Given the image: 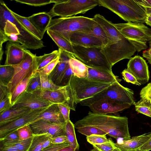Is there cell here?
I'll use <instances>...</instances> for the list:
<instances>
[{"label": "cell", "mask_w": 151, "mask_h": 151, "mask_svg": "<svg viewBox=\"0 0 151 151\" xmlns=\"http://www.w3.org/2000/svg\"><path fill=\"white\" fill-rule=\"evenodd\" d=\"M74 124L70 120L66 122L65 132L70 145L73 148L79 150V145L76 138Z\"/></svg>", "instance_id": "obj_29"}, {"label": "cell", "mask_w": 151, "mask_h": 151, "mask_svg": "<svg viewBox=\"0 0 151 151\" xmlns=\"http://www.w3.org/2000/svg\"><path fill=\"white\" fill-rule=\"evenodd\" d=\"M87 141L92 145H98L108 141L106 135L92 134L86 137Z\"/></svg>", "instance_id": "obj_44"}, {"label": "cell", "mask_w": 151, "mask_h": 151, "mask_svg": "<svg viewBox=\"0 0 151 151\" xmlns=\"http://www.w3.org/2000/svg\"></svg>", "instance_id": "obj_64"}, {"label": "cell", "mask_w": 151, "mask_h": 151, "mask_svg": "<svg viewBox=\"0 0 151 151\" xmlns=\"http://www.w3.org/2000/svg\"><path fill=\"white\" fill-rule=\"evenodd\" d=\"M83 126L98 128L116 139L120 138L126 140L131 138L128 119L126 116L97 114L89 111L86 116L74 124L75 127Z\"/></svg>", "instance_id": "obj_2"}, {"label": "cell", "mask_w": 151, "mask_h": 151, "mask_svg": "<svg viewBox=\"0 0 151 151\" xmlns=\"http://www.w3.org/2000/svg\"><path fill=\"white\" fill-rule=\"evenodd\" d=\"M47 134L34 135L31 146L28 151H41L45 137Z\"/></svg>", "instance_id": "obj_38"}, {"label": "cell", "mask_w": 151, "mask_h": 151, "mask_svg": "<svg viewBox=\"0 0 151 151\" xmlns=\"http://www.w3.org/2000/svg\"><path fill=\"white\" fill-rule=\"evenodd\" d=\"M122 74L123 76V78L127 82L136 85H141L138 82L134 76L129 72L126 69H124L122 71Z\"/></svg>", "instance_id": "obj_49"}, {"label": "cell", "mask_w": 151, "mask_h": 151, "mask_svg": "<svg viewBox=\"0 0 151 151\" xmlns=\"http://www.w3.org/2000/svg\"><path fill=\"white\" fill-rule=\"evenodd\" d=\"M93 18L102 28L108 37L109 43L102 47L101 51L111 66L122 60L130 59L136 51V49L114 24L99 14L95 15Z\"/></svg>", "instance_id": "obj_1"}, {"label": "cell", "mask_w": 151, "mask_h": 151, "mask_svg": "<svg viewBox=\"0 0 151 151\" xmlns=\"http://www.w3.org/2000/svg\"><path fill=\"white\" fill-rule=\"evenodd\" d=\"M33 92L53 104H68L69 105L71 110L75 111L76 104L73 98L69 85L61 87L55 90L40 89Z\"/></svg>", "instance_id": "obj_12"}, {"label": "cell", "mask_w": 151, "mask_h": 151, "mask_svg": "<svg viewBox=\"0 0 151 151\" xmlns=\"http://www.w3.org/2000/svg\"><path fill=\"white\" fill-rule=\"evenodd\" d=\"M60 54V51L55 50L51 52L44 54L42 55L36 57L37 64V71L39 70L53 60L55 59Z\"/></svg>", "instance_id": "obj_30"}, {"label": "cell", "mask_w": 151, "mask_h": 151, "mask_svg": "<svg viewBox=\"0 0 151 151\" xmlns=\"http://www.w3.org/2000/svg\"><path fill=\"white\" fill-rule=\"evenodd\" d=\"M73 74V72L69 64L66 69L60 77L57 86L64 87L68 85Z\"/></svg>", "instance_id": "obj_39"}, {"label": "cell", "mask_w": 151, "mask_h": 151, "mask_svg": "<svg viewBox=\"0 0 151 151\" xmlns=\"http://www.w3.org/2000/svg\"><path fill=\"white\" fill-rule=\"evenodd\" d=\"M88 67V66H87ZM88 79L102 83H113L119 82V79L115 76L112 72L103 69L88 67Z\"/></svg>", "instance_id": "obj_20"}, {"label": "cell", "mask_w": 151, "mask_h": 151, "mask_svg": "<svg viewBox=\"0 0 151 151\" xmlns=\"http://www.w3.org/2000/svg\"><path fill=\"white\" fill-rule=\"evenodd\" d=\"M7 96H10L7 86L0 84V100Z\"/></svg>", "instance_id": "obj_53"}, {"label": "cell", "mask_w": 151, "mask_h": 151, "mask_svg": "<svg viewBox=\"0 0 151 151\" xmlns=\"http://www.w3.org/2000/svg\"><path fill=\"white\" fill-rule=\"evenodd\" d=\"M37 72L39 73L40 78L41 90L52 91L57 90L61 87L55 84L49 78L48 76Z\"/></svg>", "instance_id": "obj_35"}, {"label": "cell", "mask_w": 151, "mask_h": 151, "mask_svg": "<svg viewBox=\"0 0 151 151\" xmlns=\"http://www.w3.org/2000/svg\"><path fill=\"white\" fill-rule=\"evenodd\" d=\"M65 124L40 120L29 125L34 135L47 134L54 137L61 135H65Z\"/></svg>", "instance_id": "obj_17"}, {"label": "cell", "mask_w": 151, "mask_h": 151, "mask_svg": "<svg viewBox=\"0 0 151 151\" xmlns=\"http://www.w3.org/2000/svg\"><path fill=\"white\" fill-rule=\"evenodd\" d=\"M140 95L142 100L147 102L151 101V82L142 89Z\"/></svg>", "instance_id": "obj_47"}, {"label": "cell", "mask_w": 151, "mask_h": 151, "mask_svg": "<svg viewBox=\"0 0 151 151\" xmlns=\"http://www.w3.org/2000/svg\"><path fill=\"white\" fill-rule=\"evenodd\" d=\"M145 23L151 27V17L147 15Z\"/></svg>", "instance_id": "obj_59"}, {"label": "cell", "mask_w": 151, "mask_h": 151, "mask_svg": "<svg viewBox=\"0 0 151 151\" xmlns=\"http://www.w3.org/2000/svg\"><path fill=\"white\" fill-rule=\"evenodd\" d=\"M112 151H122V150L119 148L116 147Z\"/></svg>", "instance_id": "obj_61"}, {"label": "cell", "mask_w": 151, "mask_h": 151, "mask_svg": "<svg viewBox=\"0 0 151 151\" xmlns=\"http://www.w3.org/2000/svg\"><path fill=\"white\" fill-rule=\"evenodd\" d=\"M16 2L29 5L38 6L58 2V0H14Z\"/></svg>", "instance_id": "obj_41"}, {"label": "cell", "mask_w": 151, "mask_h": 151, "mask_svg": "<svg viewBox=\"0 0 151 151\" xmlns=\"http://www.w3.org/2000/svg\"><path fill=\"white\" fill-rule=\"evenodd\" d=\"M138 112L151 117V107L148 102L141 99L134 104Z\"/></svg>", "instance_id": "obj_37"}, {"label": "cell", "mask_w": 151, "mask_h": 151, "mask_svg": "<svg viewBox=\"0 0 151 151\" xmlns=\"http://www.w3.org/2000/svg\"><path fill=\"white\" fill-rule=\"evenodd\" d=\"M119 32L139 52L147 49L151 41V29L142 23L127 22L114 24Z\"/></svg>", "instance_id": "obj_7"}, {"label": "cell", "mask_w": 151, "mask_h": 151, "mask_svg": "<svg viewBox=\"0 0 151 151\" xmlns=\"http://www.w3.org/2000/svg\"><path fill=\"white\" fill-rule=\"evenodd\" d=\"M99 6L111 10L128 22H145L147 15L135 0H98Z\"/></svg>", "instance_id": "obj_3"}, {"label": "cell", "mask_w": 151, "mask_h": 151, "mask_svg": "<svg viewBox=\"0 0 151 151\" xmlns=\"http://www.w3.org/2000/svg\"><path fill=\"white\" fill-rule=\"evenodd\" d=\"M151 138V132L148 134H144L133 137L130 139L123 140L122 142L115 143V146L122 150H138L145 143Z\"/></svg>", "instance_id": "obj_21"}, {"label": "cell", "mask_w": 151, "mask_h": 151, "mask_svg": "<svg viewBox=\"0 0 151 151\" xmlns=\"http://www.w3.org/2000/svg\"><path fill=\"white\" fill-rule=\"evenodd\" d=\"M148 103L149 104L150 106L151 107V101H150V102H148Z\"/></svg>", "instance_id": "obj_63"}, {"label": "cell", "mask_w": 151, "mask_h": 151, "mask_svg": "<svg viewBox=\"0 0 151 151\" xmlns=\"http://www.w3.org/2000/svg\"><path fill=\"white\" fill-rule=\"evenodd\" d=\"M57 104L65 122L70 120L69 115L71 109L69 104Z\"/></svg>", "instance_id": "obj_48"}, {"label": "cell", "mask_w": 151, "mask_h": 151, "mask_svg": "<svg viewBox=\"0 0 151 151\" xmlns=\"http://www.w3.org/2000/svg\"><path fill=\"white\" fill-rule=\"evenodd\" d=\"M98 24L93 18L83 16L60 17L52 19L47 30L57 33L67 40L70 33L75 31L88 33Z\"/></svg>", "instance_id": "obj_4"}, {"label": "cell", "mask_w": 151, "mask_h": 151, "mask_svg": "<svg viewBox=\"0 0 151 151\" xmlns=\"http://www.w3.org/2000/svg\"><path fill=\"white\" fill-rule=\"evenodd\" d=\"M104 98H108L120 104L128 103L132 105L135 103L133 91L116 81L93 97L82 101L79 103L81 106H89L91 104Z\"/></svg>", "instance_id": "obj_9"}, {"label": "cell", "mask_w": 151, "mask_h": 151, "mask_svg": "<svg viewBox=\"0 0 151 151\" xmlns=\"http://www.w3.org/2000/svg\"><path fill=\"white\" fill-rule=\"evenodd\" d=\"M151 150V138L145 143L138 150V151H150Z\"/></svg>", "instance_id": "obj_56"}, {"label": "cell", "mask_w": 151, "mask_h": 151, "mask_svg": "<svg viewBox=\"0 0 151 151\" xmlns=\"http://www.w3.org/2000/svg\"><path fill=\"white\" fill-rule=\"evenodd\" d=\"M60 51L59 61L48 76L53 83L57 85L58 80L69 64L71 56L68 53L58 49Z\"/></svg>", "instance_id": "obj_23"}, {"label": "cell", "mask_w": 151, "mask_h": 151, "mask_svg": "<svg viewBox=\"0 0 151 151\" xmlns=\"http://www.w3.org/2000/svg\"><path fill=\"white\" fill-rule=\"evenodd\" d=\"M99 4L98 0H58L48 12L52 17H72L84 14Z\"/></svg>", "instance_id": "obj_8"}, {"label": "cell", "mask_w": 151, "mask_h": 151, "mask_svg": "<svg viewBox=\"0 0 151 151\" xmlns=\"http://www.w3.org/2000/svg\"><path fill=\"white\" fill-rule=\"evenodd\" d=\"M122 150V151H138V150Z\"/></svg>", "instance_id": "obj_62"}, {"label": "cell", "mask_w": 151, "mask_h": 151, "mask_svg": "<svg viewBox=\"0 0 151 151\" xmlns=\"http://www.w3.org/2000/svg\"><path fill=\"white\" fill-rule=\"evenodd\" d=\"M69 145L70 144L68 141L60 144L52 143L48 147L42 150L41 151H58Z\"/></svg>", "instance_id": "obj_50"}, {"label": "cell", "mask_w": 151, "mask_h": 151, "mask_svg": "<svg viewBox=\"0 0 151 151\" xmlns=\"http://www.w3.org/2000/svg\"><path fill=\"white\" fill-rule=\"evenodd\" d=\"M36 55L26 49L25 56L19 64L13 65L14 71L13 76L7 85L10 99L16 87L27 75L31 72L37 69Z\"/></svg>", "instance_id": "obj_11"}, {"label": "cell", "mask_w": 151, "mask_h": 151, "mask_svg": "<svg viewBox=\"0 0 151 151\" xmlns=\"http://www.w3.org/2000/svg\"><path fill=\"white\" fill-rule=\"evenodd\" d=\"M40 120L60 124H65L66 123L57 104L50 106L30 124Z\"/></svg>", "instance_id": "obj_22"}, {"label": "cell", "mask_w": 151, "mask_h": 151, "mask_svg": "<svg viewBox=\"0 0 151 151\" xmlns=\"http://www.w3.org/2000/svg\"><path fill=\"white\" fill-rule=\"evenodd\" d=\"M11 107L10 96L4 97L0 100V114Z\"/></svg>", "instance_id": "obj_51"}, {"label": "cell", "mask_w": 151, "mask_h": 151, "mask_svg": "<svg viewBox=\"0 0 151 151\" xmlns=\"http://www.w3.org/2000/svg\"><path fill=\"white\" fill-rule=\"evenodd\" d=\"M67 40L72 45L86 47H103L101 40L95 36L87 33L75 31L69 34Z\"/></svg>", "instance_id": "obj_18"}, {"label": "cell", "mask_w": 151, "mask_h": 151, "mask_svg": "<svg viewBox=\"0 0 151 151\" xmlns=\"http://www.w3.org/2000/svg\"><path fill=\"white\" fill-rule=\"evenodd\" d=\"M59 55L55 59L48 64L41 70L37 71L44 75L49 76L59 61Z\"/></svg>", "instance_id": "obj_46"}, {"label": "cell", "mask_w": 151, "mask_h": 151, "mask_svg": "<svg viewBox=\"0 0 151 151\" xmlns=\"http://www.w3.org/2000/svg\"><path fill=\"white\" fill-rule=\"evenodd\" d=\"M79 150L73 148L70 145L63 148L58 151H78Z\"/></svg>", "instance_id": "obj_58"}, {"label": "cell", "mask_w": 151, "mask_h": 151, "mask_svg": "<svg viewBox=\"0 0 151 151\" xmlns=\"http://www.w3.org/2000/svg\"><path fill=\"white\" fill-rule=\"evenodd\" d=\"M69 64L74 76L80 78L87 77L88 67L81 61L72 57L69 60Z\"/></svg>", "instance_id": "obj_28"}, {"label": "cell", "mask_w": 151, "mask_h": 151, "mask_svg": "<svg viewBox=\"0 0 151 151\" xmlns=\"http://www.w3.org/2000/svg\"><path fill=\"white\" fill-rule=\"evenodd\" d=\"M113 83H102L80 78L72 75L69 85L74 102L76 105L106 89Z\"/></svg>", "instance_id": "obj_6"}, {"label": "cell", "mask_w": 151, "mask_h": 151, "mask_svg": "<svg viewBox=\"0 0 151 151\" xmlns=\"http://www.w3.org/2000/svg\"><path fill=\"white\" fill-rule=\"evenodd\" d=\"M33 137V136L27 139L19 140L14 145L21 151H28L32 143Z\"/></svg>", "instance_id": "obj_45"}, {"label": "cell", "mask_w": 151, "mask_h": 151, "mask_svg": "<svg viewBox=\"0 0 151 151\" xmlns=\"http://www.w3.org/2000/svg\"><path fill=\"white\" fill-rule=\"evenodd\" d=\"M47 32L59 48L68 53L72 57L75 58L72 45L69 41L59 34L51 30H47Z\"/></svg>", "instance_id": "obj_26"}, {"label": "cell", "mask_w": 151, "mask_h": 151, "mask_svg": "<svg viewBox=\"0 0 151 151\" xmlns=\"http://www.w3.org/2000/svg\"><path fill=\"white\" fill-rule=\"evenodd\" d=\"M53 104L34 92L25 91L19 96L12 106L25 107L35 110L47 107Z\"/></svg>", "instance_id": "obj_16"}, {"label": "cell", "mask_w": 151, "mask_h": 151, "mask_svg": "<svg viewBox=\"0 0 151 151\" xmlns=\"http://www.w3.org/2000/svg\"><path fill=\"white\" fill-rule=\"evenodd\" d=\"M132 105L120 104L107 98H102L89 106L92 112L99 114H116L130 107Z\"/></svg>", "instance_id": "obj_14"}, {"label": "cell", "mask_w": 151, "mask_h": 151, "mask_svg": "<svg viewBox=\"0 0 151 151\" xmlns=\"http://www.w3.org/2000/svg\"><path fill=\"white\" fill-rule=\"evenodd\" d=\"M88 33L93 35L100 39L104 47L109 43L107 35L102 28L98 24L93 27Z\"/></svg>", "instance_id": "obj_33"}, {"label": "cell", "mask_w": 151, "mask_h": 151, "mask_svg": "<svg viewBox=\"0 0 151 151\" xmlns=\"http://www.w3.org/2000/svg\"><path fill=\"white\" fill-rule=\"evenodd\" d=\"M33 110L27 107L12 106L0 114V126L14 120Z\"/></svg>", "instance_id": "obj_25"}, {"label": "cell", "mask_w": 151, "mask_h": 151, "mask_svg": "<svg viewBox=\"0 0 151 151\" xmlns=\"http://www.w3.org/2000/svg\"><path fill=\"white\" fill-rule=\"evenodd\" d=\"M0 151H21L13 145L0 147Z\"/></svg>", "instance_id": "obj_57"}, {"label": "cell", "mask_w": 151, "mask_h": 151, "mask_svg": "<svg viewBox=\"0 0 151 151\" xmlns=\"http://www.w3.org/2000/svg\"><path fill=\"white\" fill-rule=\"evenodd\" d=\"M14 71L12 65H0V84L7 86L13 76Z\"/></svg>", "instance_id": "obj_31"}, {"label": "cell", "mask_w": 151, "mask_h": 151, "mask_svg": "<svg viewBox=\"0 0 151 151\" xmlns=\"http://www.w3.org/2000/svg\"><path fill=\"white\" fill-rule=\"evenodd\" d=\"M17 131L19 140L28 139L34 135L29 125H24L18 129Z\"/></svg>", "instance_id": "obj_42"}, {"label": "cell", "mask_w": 151, "mask_h": 151, "mask_svg": "<svg viewBox=\"0 0 151 151\" xmlns=\"http://www.w3.org/2000/svg\"><path fill=\"white\" fill-rule=\"evenodd\" d=\"M48 107L34 110L14 120L0 125V139L24 125L29 124Z\"/></svg>", "instance_id": "obj_13"}, {"label": "cell", "mask_w": 151, "mask_h": 151, "mask_svg": "<svg viewBox=\"0 0 151 151\" xmlns=\"http://www.w3.org/2000/svg\"><path fill=\"white\" fill-rule=\"evenodd\" d=\"M135 1L143 7L151 8V0H135Z\"/></svg>", "instance_id": "obj_55"}, {"label": "cell", "mask_w": 151, "mask_h": 151, "mask_svg": "<svg viewBox=\"0 0 151 151\" xmlns=\"http://www.w3.org/2000/svg\"><path fill=\"white\" fill-rule=\"evenodd\" d=\"M126 70L141 85L148 81L150 76L148 66L145 60L140 56L136 55L131 58L128 62Z\"/></svg>", "instance_id": "obj_15"}, {"label": "cell", "mask_w": 151, "mask_h": 151, "mask_svg": "<svg viewBox=\"0 0 151 151\" xmlns=\"http://www.w3.org/2000/svg\"><path fill=\"white\" fill-rule=\"evenodd\" d=\"M41 89V83L39 73L37 71L35 76L30 81L25 91L27 92H32Z\"/></svg>", "instance_id": "obj_43"}, {"label": "cell", "mask_w": 151, "mask_h": 151, "mask_svg": "<svg viewBox=\"0 0 151 151\" xmlns=\"http://www.w3.org/2000/svg\"><path fill=\"white\" fill-rule=\"evenodd\" d=\"M5 65H14L20 63L25 58L26 49L20 43L9 41L6 45Z\"/></svg>", "instance_id": "obj_19"}, {"label": "cell", "mask_w": 151, "mask_h": 151, "mask_svg": "<svg viewBox=\"0 0 151 151\" xmlns=\"http://www.w3.org/2000/svg\"><path fill=\"white\" fill-rule=\"evenodd\" d=\"M3 0L0 1V24L8 21L14 24L17 29L19 35L18 43L26 49L36 50L45 47L43 42L34 36L15 17Z\"/></svg>", "instance_id": "obj_5"}, {"label": "cell", "mask_w": 151, "mask_h": 151, "mask_svg": "<svg viewBox=\"0 0 151 151\" xmlns=\"http://www.w3.org/2000/svg\"><path fill=\"white\" fill-rule=\"evenodd\" d=\"M72 45L75 58L86 66L112 72V66L101 52L102 47H86Z\"/></svg>", "instance_id": "obj_10"}, {"label": "cell", "mask_w": 151, "mask_h": 151, "mask_svg": "<svg viewBox=\"0 0 151 151\" xmlns=\"http://www.w3.org/2000/svg\"><path fill=\"white\" fill-rule=\"evenodd\" d=\"M75 127L78 132L86 137L92 134L107 135V133L104 131L93 126H83Z\"/></svg>", "instance_id": "obj_34"}, {"label": "cell", "mask_w": 151, "mask_h": 151, "mask_svg": "<svg viewBox=\"0 0 151 151\" xmlns=\"http://www.w3.org/2000/svg\"><path fill=\"white\" fill-rule=\"evenodd\" d=\"M37 71V70L35 69L30 72L16 86L10 99L12 107L19 96L26 91L29 83L35 75Z\"/></svg>", "instance_id": "obj_27"}, {"label": "cell", "mask_w": 151, "mask_h": 151, "mask_svg": "<svg viewBox=\"0 0 151 151\" xmlns=\"http://www.w3.org/2000/svg\"><path fill=\"white\" fill-rule=\"evenodd\" d=\"M17 131L16 130L0 139V147L14 145L19 141Z\"/></svg>", "instance_id": "obj_36"}, {"label": "cell", "mask_w": 151, "mask_h": 151, "mask_svg": "<svg viewBox=\"0 0 151 151\" xmlns=\"http://www.w3.org/2000/svg\"><path fill=\"white\" fill-rule=\"evenodd\" d=\"M27 18L43 37L52 20V17L49 12H40Z\"/></svg>", "instance_id": "obj_24"}, {"label": "cell", "mask_w": 151, "mask_h": 151, "mask_svg": "<svg viewBox=\"0 0 151 151\" xmlns=\"http://www.w3.org/2000/svg\"><path fill=\"white\" fill-rule=\"evenodd\" d=\"M114 144L111 139L110 138L106 142L92 145L93 148L91 151H112L116 147Z\"/></svg>", "instance_id": "obj_40"}, {"label": "cell", "mask_w": 151, "mask_h": 151, "mask_svg": "<svg viewBox=\"0 0 151 151\" xmlns=\"http://www.w3.org/2000/svg\"><path fill=\"white\" fill-rule=\"evenodd\" d=\"M149 45V48L143 52L142 56L145 58L150 64H151V41L150 42Z\"/></svg>", "instance_id": "obj_54"}, {"label": "cell", "mask_w": 151, "mask_h": 151, "mask_svg": "<svg viewBox=\"0 0 151 151\" xmlns=\"http://www.w3.org/2000/svg\"><path fill=\"white\" fill-rule=\"evenodd\" d=\"M143 8L145 11L147 15L151 17V8L143 7Z\"/></svg>", "instance_id": "obj_60"}, {"label": "cell", "mask_w": 151, "mask_h": 151, "mask_svg": "<svg viewBox=\"0 0 151 151\" xmlns=\"http://www.w3.org/2000/svg\"><path fill=\"white\" fill-rule=\"evenodd\" d=\"M67 141H68V140L66 135H61L52 137V139L51 143L54 144H60Z\"/></svg>", "instance_id": "obj_52"}, {"label": "cell", "mask_w": 151, "mask_h": 151, "mask_svg": "<svg viewBox=\"0 0 151 151\" xmlns=\"http://www.w3.org/2000/svg\"><path fill=\"white\" fill-rule=\"evenodd\" d=\"M15 17L34 36L38 39L42 40L43 37L39 32L30 21L27 17H23L12 11Z\"/></svg>", "instance_id": "obj_32"}]
</instances>
